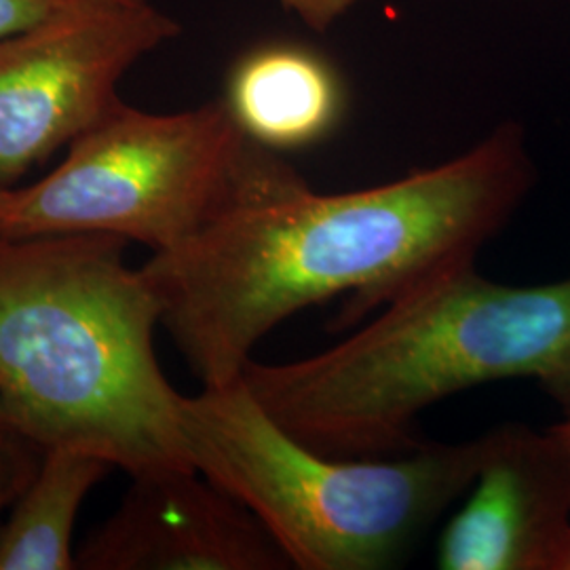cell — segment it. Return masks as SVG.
<instances>
[{"mask_svg":"<svg viewBox=\"0 0 570 570\" xmlns=\"http://www.w3.org/2000/svg\"><path fill=\"white\" fill-rule=\"evenodd\" d=\"M313 30H326L351 9V0H279Z\"/></svg>","mask_w":570,"mask_h":570,"instance_id":"4fadbf2b","label":"cell"},{"mask_svg":"<svg viewBox=\"0 0 570 570\" xmlns=\"http://www.w3.org/2000/svg\"><path fill=\"white\" fill-rule=\"evenodd\" d=\"M242 379L285 431L336 456L407 449L423 410L494 381L532 379L570 416V279L518 287L461 266L343 343L285 364L252 360Z\"/></svg>","mask_w":570,"mask_h":570,"instance_id":"3957f363","label":"cell"},{"mask_svg":"<svg viewBox=\"0 0 570 570\" xmlns=\"http://www.w3.org/2000/svg\"><path fill=\"white\" fill-rule=\"evenodd\" d=\"M110 235L0 237V410L39 449L102 456L131 478L195 469L183 393L155 351L161 308Z\"/></svg>","mask_w":570,"mask_h":570,"instance_id":"7a4b0ae2","label":"cell"},{"mask_svg":"<svg viewBox=\"0 0 570 570\" xmlns=\"http://www.w3.org/2000/svg\"><path fill=\"white\" fill-rule=\"evenodd\" d=\"M556 570H570V534L560 550V556L556 560Z\"/></svg>","mask_w":570,"mask_h":570,"instance_id":"9a60e30c","label":"cell"},{"mask_svg":"<svg viewBox=\"0 0 570 570\" xmlns=\"http://www.w3.org/2000/svg\"><path fill=\"white\" fill-rule=\"evenodd\" d=\"M178 32L150 0H66L0 37V188L100 121L134 63Z\"/></svg>","mask_w":570,"mask_h":570,"instance_id":"8992f818","label":"cell"},{"mask_svg":"<svg viewBox=\"0 0 570 570\" xmlns=\"http://www.w3.org/2000/svg\"><path fill=\"white\" fill-rule=\"evenodd\" d=\"M117 2H146V0H117Z\"/></svg>","mask_w":570,"mask_h":570,"instance_id":"2e32d148","label":"cell"},{"mask_svg":"<svg viewBox=\"0 0 570 570\" xmlns=\"http://www.w3.org/2000/svg\"><path fill=\"white\" fill-rule=\"evenodd\" d=\"M180 416L193 468L252 511L303 570L391 567L465 497L482 454L480 438L391 461L326 454L285 431L244 379L183 395Z\"/></svg>","mask_w":570,"mask_h":570,"instance_id":"277c9868","label":"cell"},{"mask_svg":"<svg viewBox=\"0 0 570 570\" xmlns=\"http://www.w3.org/2000/svg\"><path fill=\"white\" fill-rule=\"evenodd\" d=\"M282 548L197 469L131 478V489L77 553L85 570H279Z\"/></svg>","mask_w":570,"mask_h":570,"instance_id":"ba28073f","label":"cell"},{"mask_svg":"<svg viewBox=\"0 0 570 570\" xmlns=\"http://www.w3.org/2000/svg\"><path fill=\"white\" fill-rule=\"evenodd\" d=\"M355 2H360V0H355Z\"/></svg>","mask_w":570,"mask_h":570,"instance_id":"ac0fdd59","label":"cell"},{"mask_svg":"<svg viewBox=\"0 0 570 570\" xmlns=\"http://www.w3.org/2000/svg\"><path fill=\"white\" fill-rule=\"evenodd\" d=\"M551 431H553V433H556V438L562 442V446L567 449L570 456V416H567L560 425H556Z\"/></svg>","mask_w":570,"mask_h":570,"instance_id":"5bb4252c","label":"cell"},{"mask_svg":"<svg viewBox=\"0 0 570 570\" xmlns=\"http://www.w3.org/2000/svg\"><path fill=\"white\" fill-rule=\"evenodd\" d=\"M534 180L518 122L446 164L348 193H317L284 155L245 138L204 225L142 273L188 366L223 387L303 308L348 296L351 322L475 265Z\"/></svg>","mask_w":570,"mask_h":570,"instance_id":"6da1fadb","label":"cell"},{"mask_svg":"<svg viewBox=\"0 0 570 570\" xmlns=\"http://www.w3.org/2000/svg\"><path fill=\"white\" fill-rule=\"evenodd\" d=\"M42 452L18 431L0 428V524L41 465Z\"/></svg>","mask_w":570,"mask_h":570,"instance_id":"8fae6325","label":"cell"},{"mask_svg":"<svg viewBox=\"0 0 570 570\" xmlns=\"http://www.w3.org/2000/svg\"><path fill=\"white\" fill-rule=\"evenodd\" d=\"M475 478L446 522L442 570H556L570 534V456L556 433L492 429Z\"/></svg>","mask_w":570,"mask_h":570,"instance_id":"52a82bcc","label":"cell"},{"mask_svg":"<svg viewBox=\"0 0 570 570\" xmlns=\"http://www.w3.org/2000/svg\"><path fill=\"white\" fill-rule=\"evenodd\" d=\"M0 428H4V419H2V410H0Z\"/></svg>","mask_w":570,"mask_h":570,"instance_id":"e0dca14e","label":"cell"},{"mask_svg":"<svg viewBox=\"0 0 570 570\" xmlns=\"http://www.w3.org/2000/svg\"><path fill=\"white\" fill-rule=\"evenodd\" d=\"M112 469L102 456L49 449L0 524V570H72L75 524L85 499Z\"/></svg>","mask_w":570,"mask_h":570,"instance_id":"30bf717a","label":"cell"},{"mask_svg":"<svg viewBox=\"0 0 570 570\" xmlns=\"http://www.w3.org/2000/svg\"><path fill=\"white\" fill-rule=\"evenodd\" d=\"M244 142L223 100L169 115L119 100L45 178L0 188V237L110 235L171 249L214 212Z\"/></svg>","mask_w":570,"mask_h":570,"instance_id":"5b68a950","label":"cell"},{"mask_svg":"<svg viewBox=\"0 0 570 570\" xmlns=\"http://www.w3.org/2000/svg\"><path fill=\"white\" fill-rule=\"evenodd\" d=\"M66 0H0V37L42 20Z\"/></svg>","mask_w":570,"mask_h":570,"instance_id":"7c38bea8","label":"cell"},{"mask_svg":"<svg viewBox=\"0 0 570 570\" xmlns=\"http://www.w3.org/2000/svg\"><path fill=\"white\" fill-rule=\"evenodd\" d=\"M223 102L247 140L285 155L334 136L345 119L346 87L317 49L265 42L230 66Z\"/></svg>","mask_w":570,"mask_h":570,"instance_id":"9c48e42d","label":"cell"}]
</instances>
